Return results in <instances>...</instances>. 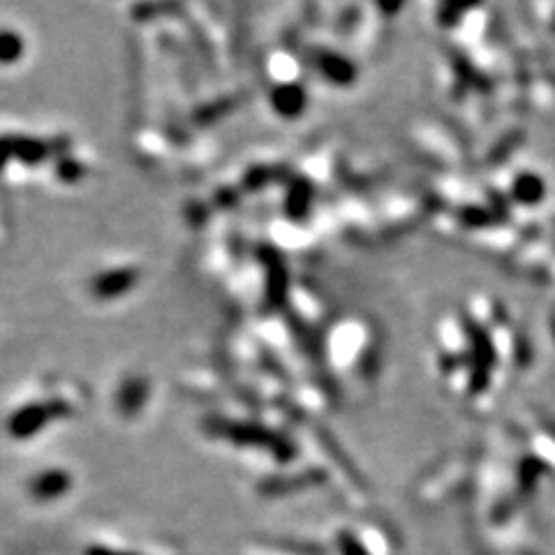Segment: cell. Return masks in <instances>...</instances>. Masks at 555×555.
Masks as SVG:
<instances>
[{
	"label": "cell",
	"instance_id": "obj_1",
	"mask_svg": "<svg viewBox=\"0 0 555 555\" xmlns=\"http://www.w3.org/2000/svg\"><path fill=\"white\" fill-rule=\"evenodd\" d=\"M74 412V407L63 401V398H49V401H33L26 403L24 407H19L17 412H12V417L7 419V431H10L12 438L26 440L35 435L37 431H42L44 424L54 417H70Z\"/></svg>",
	"mask_w": 555,
	"mask_h": 555
},
{
	"label": "cell",
	"instance_id": "obj_2",
	"mask_svg": "<svg viewBox=\"0 0 555 555\" xmlns=\"http://www.w3.org/2000/svg\"><path fill=\"white\" fill-rule=\"evenodd\" d=\"M139 280V271L137 269H114V271H105L100 273L98 278L91 283V292L98 296V299H114V296L128 292L130 287H135Z\"/></svg>",
	"mask_w": 555,
	"mask_h": 555
},
{
	"label": "cell",
	"instance_id": "obj_3",
	"mask_svg": "<svg viewBox=\"0 0 555 555\" xmlns=\"http://www.w3.org/2000/svg\"><path fill=\"white\" fill-rule=\"evenodd\" d=\"M72 486V477L68 475L65 470H47L42 472V475H37L31 481V495L35 500H42V502H49V500H56L61 498L63 493H68Z\"/></svg>",
	"mask_w": 555,
	"mask_h": 555
},
{
	"label": "cell",
	"instance_id": "obj_4",
	"mask_svg": "<svg viewBox=\"0 0 555 555\" xmlns=\"http://www.w3.org/2000/svg\"><path fill=\"white\" fill-rule=\"evenodd\" d=\"M10 146H12V158H19L26 165H35V162L47 160L51 153L56 151V144L42 142V139L33 137H17L10 135Z\"/></svg>",
	"mask_w": 555,
	"mask_h": 555
},
{
	"label": "cell",
	"instance_id": "obj_5",
	"mask_svg": "<svg viewBox=\"0 0 555 555\" xmlns=\"http://www.w3.org/2000/svg\"><path fill=\"white\" fill-rule=\"evenodd\" d=\"M146 396V384L142 380H130L123 384L121 394H118V407L123 414H135L139 410Z\"/></svg>",
	"mask_w": 555,
	"mask_h": 555
},
{
	"label": "cell",
	"instance_id": "obj_6",
	"mask_svg": "<svg viewBox=\"0 0 555 555\" xmlns=\"http://www.w3.org/2000/svg\"><path fill=\"white\" fill-rule=\"evenodd\" d=\"M21 54H24V37L17 31L3 28V31H0V63L10 65L19 61Z\"/></svg>",
	"mask_w": 555,
	"mask_h": 555
},
{
	"label": "cell",
	"instance_id": "obj_7",
	"mask_svg": "<svg viewBox=\"0 0 555 555\" xmlns=\"http://www.w3.org/2000/svg\"><path fill=\"white\" fill-rule=\"evenodd\" d=\"M84 174H86V167L81 165L79 160H72V158L58 160V176H61L63 181H77Z\"/></svg>",
	"mask_w": 555,
	"mask_h": 555
}]
</instances>
